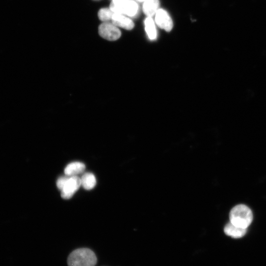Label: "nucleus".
<instances>
[{
  "label": "nucleus",
  "instance_id": "1",
  "mask_svg": "<svg viewBox=\"0 0 266 266\" xmlns=\"http://www.w3.org/2000/svg\"><path fill=\"white\" fill-rule=\"evenodd\" d=\"M97 259L94 252L87 248L73 251L67 258L68 266H95Z\"/></svg>",
  "mask_w": 266,
  "mask_h": 266
},
{
  "label": "nucleus",
  "instance_id": "2",
  "mask_svg": "<svg viewBox=\"0 0 266 266\" xmlns=\"http://www.w3.org/2000/svg\"><path fill=\"white\" fill-rule=\"evenodd\" d=\"M230 222L240 228L247 229L253 220L250 209L244 204H239L232 208L230 213Z\"/></svg>",
  "mask_w": 266,
  "mask_h": 266
},
{
  "label": "nucleus",
  "instance_id": "3",
  "mask_svg": "<svg viewBox=\"0 0 266 266\" xmlns=\"http://www.w3.org/2000/svg\"><path fill=\"white\" fill-rule=\"evenodd\" d=\"M109 8L114 13L133 16L137 13L138 7L133 0H112Z\"/></svg>",
  "mask_w": 266,
  "mask_h": 266
},
{
  "label": "nucleus",
  "instance_id": "4",
  "mask_svg": "<svg viewBox=\"0 0 266 266\" xmlns=\"http://www.w3.org/2000/svg\"><path fill=\"white\" fill-rule=\"evenodd\" d=\"M81 186V179L78 176H68L61 191L62 198L65 200L70 199Z\"/></svg>",
  "mask_w": 266,
  "mask_h": 266
},
{
  "label": "nucleus",
  "instance_id": "5",
  "mask_svg": "<svg viewBox=\"0 0 266 266\" xmlns=\"http://www.w3.org/2000/svg\"><path fill=\"white\" fill-rule=\"evenodd\" d=\"M99 33L102 38L109 41L116 40L121 35L118 27L113 23L108 22L100 25L99 27Z\"/></svg>",
  "mask_w": 266,
  "mask_h": 266
},
{
  "label": "nucleus",
  "instance_id": "6",
  "mask_svg": "<svg viewBox=\"0 0 266 266\" xmlns=\"http://www.w3.org/2000/svg\"><path fill=\"white\" fill-rule=\"evenodd\" d=\"M155 22L160 28L167 32L172 29V20L168 13L163 9H159L155 14Z\"/></svg>",
  "mask_w": 266,
  "mask_h": 266
},
{
  "label": "nucleus",
  "instance_id": "7",
  "mask_svg": "<svg viewBox=\"0 0 266 266\" xmlns=\"http://www.w3.org/2000/svg\"><path fill=\"white\" fill-rule=\"evenodd\" d=\"M111 21L117 27H119L127 30H131L134 27L133 21L124 14L114 13Z\"/></svg>",
  "mask_w": 266,
  "mask_h": 266
},
{
  "label": "nucleus",
  "instance_id": "8",
  "mask_svg": "<svg viewBox=\"0 0 266 266\" xmlns=\"http://www.w3.org/2000/svg\"><path fill=\"white\" fill-rule=\"evenodd\" d=\"M85 169V165L82 162H73L68 164L64 169L65 175L69 176H78L82 174Z\"/></svg>",
  "mask_w": 266,
  "mask_h": 266
},
{
  "label": "nucleus",
  "instance_id": "9",
  "mask_svg": "<svg viewBox=\"0 0 266 266\" xmlns=\"http://www.w3.org/2000/svg\"><path fill=\"white\" fill-rule=\"evenodd\" d=\"M224 231L227 235L238 238L246 234L247 229L240 228L230 222L226 225Z\"/></svg>",
  "mask_w": 266,
  "mask_h": 266
},
{
  "label": "nucleus",
  "instance_id": "10",
  "mask_svg": "<svg viewBox=\"0 0 266 266\" xmlns=\"http://www.w3.org/2000/svg\"><path fill=\"white\" fill-rule=\"evenodd\" d=\"M81 186L87 190L93 189L96 185V179L93 173L85 172L80 178Z\"/></svg>",
  "mask_w": 266,
  "mask_h": 266
},
{
  "label": "nucleus",
  "instance_id": "11",
  "mask_svg": "<svg viewBox=\"0 0 266 266\" xmlns=\"http://www.w3.org/2000/svg\"><path fill=\"white\" fill-rule=\"evenodd\" d=\"M159 0H148L144 2L143 5V10L144 13L148 17H151L155 15L159 9Z\"/></svg>",
  "mask_w": 266,
  "mask_h": 266
},
{
  "label": "nucleus",
  "instance_id": "12",
  "mask_svg": "<svg viewBox=\"0 0 266 266\" xmlns=\"http://www.w3.org/2000/svg\"><path fill=\"white\" fill-rule=\"evenodd\" d=\"M145 29L151 40H154L157 37V32L154 21L150 17L146 18L145 22Z\"/></svg>",
  "mask_w": 266,
  "mask_h": 266
},
{
  "label": "nucleus",
  "instance_id": "13",
  "mask_svg": "<svg viewBox=\"0 0 266 266\" xmlns=\"http://www.w3.org/2000/svg\"><path fill=\"white\" fill-rule=\"evenodd\" d=\"M114 13L110 8H103L100 9L98 12L99 19L104 22H107L111 20Z\"/></svg>",
  "mask_w": 266,
  "mask_h": 266
},
{
  "label": "nucleus",
  "instance_id": "14",
  "mask_svg": "<svg viewBox=\"0 0 266 266\" xmlns=\"http://www.w3.org/2000/svg\"><path fill=\"white\" fill-rule=\"evenodd\" d=\"M68 176L65 175L60 177L57 181V186L59 190L61 191L63 189L66 181L67 180Z\"/></svg>",
  "mask_w": 266,
  "mask_h": 266
},
{
  "label": "nucleus",
  "instance_id": "15",
  "mask_svg": "<svg viewBox=\"0 0 266 266\" xmlns=\"http://www.w3.org/2000/svg\"><path fill=\"white\" fill-rule=\"evenodd\" d=\"M138 0L139 1H141V2H145V1H147L148 0Z\"/></svg>",
  "mask_w": 266,
  "mask_h": 266
},
{
  "label": "nucleus",
  "instance_id": "16",
  "mask_svg": "<svg viewBox=\"0 0 266 266\" xmlns=\"http://www.w3.org/2000/svg\"><path fill=\"white\" fill-rule=\"evenodd\" d=\"M113 1L118 0H112Z\"/></svg>",
  "mask_w": 266,
  "mask_h": 266
}]
</instances>
